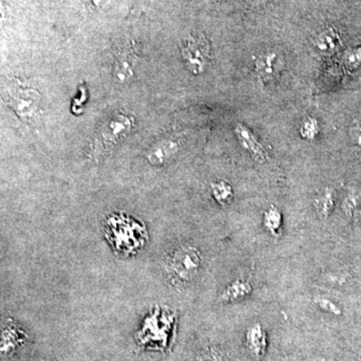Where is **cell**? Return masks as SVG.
I'll use <instances>...</instances> for the list:
<instances>
[{"label": "cell", "instance_id": "4fadbf2b", "mask_svg": "<svg viewBox=\"0 0 361 361\" xmlns=\"http://www.w3.org/2000/svg\"><path fill=\"white\" fill-rule=\"evenodd\" d=\"M252 291H253V286L250 282L239 278L228 284L224 290L221 291L219 300L223 303L235 302L246 298L247 296L250 295Z\"/></svg>", "mask_w": 361, "mask_h": 361}, {"label": "cell", "instance_id": "ffe728a7", "mask_svg": "<svg viewBox=\"0 0 361 361\" xmlns=\"http://www.w3.org/2000/svg\"><path fill=\"white\" fill-rule=\"evenodd\" d=\"M342 63L344 68L349 71H355L361 66V45L360 47H350L343 52Z\"/></svg>", "mask_w": 361, "mask_h": 361}, {"label": "cell", "instance_id": "cb8c5ba5", "mask_svg": "<svg viewBox=\"0 0 361 361\" xmlns=\"http://www.w3.org/2000/svg\"><path fill=\"white\" fill-rule=\"evenodd\" d=\"M243 1L247 6H261V4H266L268 0H243Z\"/></svg>", "mask_w": 361, "mask_h": 361}, {"label": "cell", "instance_id": "ac0fdd59", "mask_svg": "<svg viewBox=\"0 0 361 361\" xmlns=\"http://www.w3.org/2000/svg\"><path fill=\"white\" fill-rule=\"evenodd\" d=\"M342 211L344 215L349 219H353L361 208V193L356 190H351L346 195L343 203H342Z\"/></svg>", "mask_w": 361, "mask_h": 361}, {"label": "cell", "instance_id": "30bf717a", "mask_svg": "<svg viewBox=\"0 0 361 361\" xmlns=\"http://www.w3.org/2000/svg\"><path fill=\"white\" fill-rule=\"evenodd\" d=\"M137 63V56L132 47H126L118 51L114 65V77L120 84L130 82L135 75V66Z\"/></svg>", "mask_w": 361, "mask_h": 361}, {"label": "cell", "instance_id": "d6986e66", "mask_svg": "<svg viewBox=\"0 0 361 361\" xmlns=\"http://www.w3.org/2000/svg\"><path fill=\"white\" fill-rule=\"evenodd\" d=\"M299 133H300L301 137L305 141H314L320 133V126L317 118H313V116H307L304 118L299 127Z\"/></svg>", "mask_w": 361, "mask_h": 361}, {"label": "cell", "instance_id": "277c9868", "mask_svg": "<svg viewBox=\"0 0 361 361\" xmlns=\"http://www.w3.org/2000/svg\"><path fill=\"white\" fill-rule=\"evenodd\" d=\"M4 99L23 121H30L37 116L40 104L39 90L18 80H11L4 85Z\"/></svg>", "mask_w": 361, "mask_h": 361}, {"label": "cell", "instance_id": "6da1fadb", "mask_svg": "<svg viewBox=\"0 0 361 361\" xmlns=\"http://www.w3.org/2000/svg\"><path fill=\"white\" fill-rule=\"evenodd\" d=\"M106 231L116 250L126 254L139 251L148 239L145 226L128 215L111 216L106 220Z\"/></svg>", "mask_w": 361, "mask_h": 361}, {"label": "cell", "instance_id": "8992f818", "mask_svg": "<svg viewBox=\"0 0 361 361\" xmlns=\"http://www.w3.org/2000/svg\"><path fill=\"white\" fill-rule=\"evenodd\" d=\"M191 361H241L223 342L201 338L195 344Z\"/></svg>", "mask_w": 361, "mask_h": 361}, {"label": "cell", "instance_id": "44dd1931", "mask_svg": "<svg viewBox=\"0 0 361 361\" xmlns=\"http://www.w3.org/2000/svg\"><path fill=\"white\" fill-rule=\"evenodd\" d=\"M314 302L320 310L327 313V314L334 316V317H341L343 314L341 307H339L336 303H334L330 299L317 297V298L314 299Z\"/></svg>", "mask_w": 361, "mask_h": 361}, {"label": "cell", "instance_id": "ba28073f", "mask_svg": "<svg viewBox=\"0 0 361 361\" xmlns=\"http://www.w3.org/2000/svg\"><path fill=\"white\" fill-rule=\"evenodd\" d=\"M285 61L282 54L274 51H268L259 54L254 61V68L261 80L271 82L276 80L278 75L283 71Z\"/></svg>", "mask_w": 361, "mask_h": 361}, {"label": "cell", "instance_id": "e0dca14e", "mask_svg": "<svg viewBox=\"0 0 361 361\" xmlns=\"http://www.w3.org/2000/svg\"><path fill=\"white\" fill-rule=\"evenodd\" d=\"M210 187L214 200L219 205L225 207L232 203L234 199V191L229 182L224 180H216L211 183Z\"/></svg>", "mask_w": 361, "mask_h": 361}, {"label": "cell", "instance_id": "603a6c76", "mask_svg": "<svg viewBox=\"0 0 361 361\" xmlns=\"http://www.w3.org/2000/svg\"><path fill=\"white\" fill-rule=\"evenodd\" d=\"M90 6L94 9H106L115 4L116 0H89Z\"/></svg>", "mask_w": 361, "mask_h": 361}, {"label": "cell", "instance_id": "2e32d148", "mask_svg": "<svg viewBox=\"0 0 361 361\" xmlns=\"http://www.w3.org/2000/svg\"><path fill=\"white\" fill-rule=\"evenodd\" d=\"M263 226L271 236L279 238L282 234V226H283V217L279 209L274 205H271L263 213Z\"/></svg>", "mask_w": 361, "mask_h": 361}, {"label": "cell", "instance_id": "7a4b0ae2", "mask_svg": "<svg viewBox=\"0 0 361 361\" xmlns=\"http://www.w3.org/2000/svg\"><path fill=\"white\" fill-rule=\"evenodd\" d=\"M203 265V256L198 247L180 244L169 254L166 272L174 284H188L198 276Z\"/></svg>", "mask_w": 361, "mask_h": 361}, {"label": "cell", "instance_id": "8fae6325", "mask_svg": "<svg viewBox=\"0 0 361 361\" xmlns=\"http://www.w3.org/2000/svg\"><path fill=\"white\" fill-rule=\"evenodd\" d=\"M179 151L177 142L172 140H161L149 149L147 160L152 166L160 167L172 161Z\"/></svg>", "mask_w": 361, "mask_h": 361}, {"label": "cell", "instance_id": "d4e9b609", "mask_svg": "<svg viewBox=\"0 0 361 361\" xmlns=\"http://www.w3.org/2000/svg\"><path fill=\"white\" fill-rule=\"evenodd\" d=\"M27 361H51L49 360H47V358L44 357H40V356H35V357L30 358V360Z\"/></svg>", "mask_w": 361, "mask_h": 361}, {"label": "cell", "instance_id": "7402d4cb", "mask_svg": "<svg viewBox=\"0 0 361 361\" xmlns=\"http://www.w3.org/2000/svg\"><path fill=\"white\" fill-rule=\"evenodd\" d=\"M349 137L356 146H361V121H355L349 128Z\"/></svg>", "mask_w": 361, "mask_h": 361}, {"label": "cell", "instance_id": "7c38bea8", "mask_svg": "<svg viewBox=\"0 0 361 361\" xmlns=\"http://www.w3.org/2000/svg\"><path fill=\"white\" fill-rule=\"evenodd\" d=\"M286 361H344L336 350L324 346H308L288 356Z\"/></svg>", "mask_w": 361, "mask_h": 361}, {"label": "cell", "instance_id": "5b68a950", "mask_svg": "<svg viewBox=\"0 0 361 361\" xmlns=\"http://www.w3.org/2000/svg\"><path fill=\"white\" fill-rule=\"evenodd\" d=\"M211 47L206 35L193 32L188 35L182 45V56L188 70L193 75H201L210 61Z\"/></svg>", "mask_w": 361, "mask_h": 361}, {"label": "cell", "instance_id": "52a82bcc", "mask_svg": "<svg viewBox=\"0 0 361 361\" xmlns=\"http://www.w3.org/2000/svg\"><path fill=\"white\" fill-rule=\"evenodd\" d=\"M28 334L18 323L6 319L2 324L1 357H13L18 350L27 343Z\"/></svg>", "mask_w": 361, "mask_h": 361}, {"label": "cell", "instance_id": "9a60e30c", "mask_svg": "<svg viewBox=\"0 0 361 361\" xmlns=\"http://www.w3.org/2000/svg\"><path fill=\"white\" fill-rule=\"evenodd\" d=\"M316 213L320 218L326 219L336 206V197L331 188L326 187L318 193L313 202Z\"/></svg>", "mask_w": 361, "mask_h": 361}, {"label": "cell", "instance_id": "3957f363", "mask_svg": "<svg viewBox=\"0 0 361 361\" xmlns=\"http://www.w3.org/2000/svg\"><path fill=\"white\" fill-rule=\"evenodd\" d=\"M134 127V118L122 111L115 114L104 123L97 133L90 154L96 160L102 158L130 134Z\"/></svg>", "mask_w": 361, "mask_h": 361}, {"label": "cell", "instance_id": "5bb4252c", "mask_svg": "<svg viewBox=\"0 0 361 361\" xmlns=\"http://www.w3.org/2000/svg\"><path fill=\"white\" fill-rule=\"evenodd\" d=\"M316 49L323 56L336 54L341 45V37L334 27H327L315 37Z\"/></svg>", "mask_w": 361, "mask_h": 361}, {"label": "cell", "instance_id": "9c48e42d", "mask_svg": "<svg viewBox=\"0 0 361 361\" xmlns=\"http://www.w3.org/2000/svg\"><path fill=\"white\" fill-rule=\"evenodd\" d=\"M235 135L242 148L245 149L252 159L259 163H264L267 160V153L264 146L248 127L243 123H237L235 127Z\"/></svg>", "mask_w": 361, "mask_h": 361}]
</instances>
